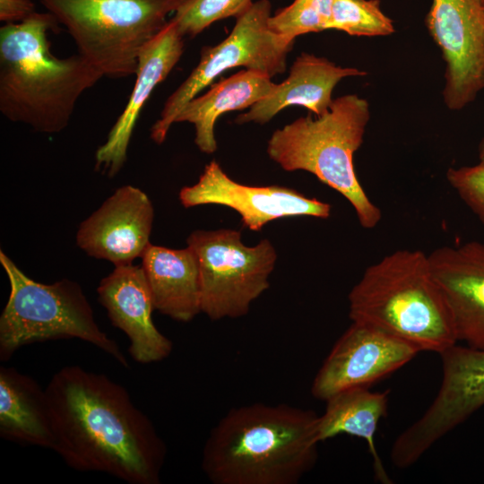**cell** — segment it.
<instances>
[{
	"mask_svg": "<svg viewBox=\"0 0 484 484\" xmlns=\"http://www.w3.org/2000/svg\"><path fill=\"white\" fill-rule=\"evenodd\" d=\"M46 389L56 452L70 468L129 484H160L167 446L127 390L80 366L56 372Z\"/></svg>",
	"mask_w": 484,
	"mask_h": 484,
	"instance_id": "1",
	"label": "cell"
},
{
	"mask_svg": "<svg viewBox=\"0 0 484 484\" xmlns=\"http://www.w3.org/2000/svg\"><path fill=\"white\" fill-rule=\"evenodd\" d=\"M318 417L283 403L233 408L207 436L203 471L213 484H297L318 459Z\"/></svg>",
	"mask_w": 484,
	"mask_h": 484,
	"instance_id": "2",
	"label": "cell"
},
{
	"mask_svg": "<svg viewBox=\"0 0 484 484\" xmlns=\"http://www.w3.org/2000/svg\"><path fill=\"white\" fill-rule=\"evenodd\" d=\"M58 25L50 13L35 12L0 28V111L49 134L68 125L80 96L104 77L79 54L52 55L48 34Z\"/></svg>",
	"mask_w": 484,
	"mask_h": 484,
	"instance_id": "3",
	"label": "cell"
},
{
	"mask_svg": "<svg viewBox=\"0 0 484 484\" xmlns=\"http://www.w3.org/2000/svg\"><path fill=\"white\" fill-rule=\"evenodd\" d=\"M349 316L419 351L440 354L458 343L452 314L430 265L418 249H398L369 265L349 293Z\"/></svg>",
	"mask_w": 484,
	"mask_h": 484,
	"instance_id": "4",
	"label": "cell"
},
{
	"mask_svg": "<svg viewBox=\"0 0 484 484\" xmlns=\"http://www.w3.org/2000/svg\"><path fill=\"white\" fill-rule=\"evenodd\" d=\"M369 118L366 99L343 95L323 115L298 117L275 130L267 143L268 156L282 169L307 171L341 194L367 229L378 225L382 212L363 189L353 156L363 143Z\"/></svg>",
	"mask_w": 484,
	"mask_h": 484,
	"instance_id": "5",
	"label": "cell"
},
{
	"mask_svg": "<svg viewBox=\"0 0 484 484\" xmlns=\"http://www.w3.org/2000/svg\"><path fill=\"white\" fill-rule=\"evenodd\" d=\"M0 264L10 284L0 315V360H9L19 349L34 342L76 338L106 352L122 367H129L119 345L98 325L77 282L68 279L51 284L38 282L3 251Z\"/></svg>",
	"mask_w": 484,
	"mask_h": 484,
	"instance_id": "6",
	"label": "cell"
},
{
	"mask_svg": "<svg viewBox=\"0 0 484 484\" xmlns=\"http://www.w3.org/2000/svg\"><path fill=\"white\" fill-rule=\"evenodd\" d=\"M103 76L135 74L143 48L184 0H39Z\"/></svg>",
	"mask_w": 484,
	"mask_h": 484,
	"instance_id": "7",
	"label": "cell"
},
{
	"mask_svg": "<svg viewBox=\"0 0 484 484\" xmlns=\"http://www.w3.org/2000/svg\"><path fill=\"white\" fill-rule=\"evenodd\" d=\"M187 246L195 253L201 283V309L211 320L246 315L270 286L277 252L269 239L246 246L232 229L194 230Z\"/></svg>",
	"mask_w": 484,
	"mask_h": 484,
	"instance_id": "8",
	"label": "cell"
},
{
	"mask_svg": "<svg viewBox=\"0 0 484 484\" xmlns=\"http://www.w3.org/2000/svg\"><path fill=\"white\" fill-rule=\"evenodd\" d=\"M271 16L268 0L253 2L236 18V24L227 38L218 45L202 48L198 65L167 99L160 118L151 126L153 142L162 143L184 106L225 71L244 67L272 78L286 70L287 56L295 40L272 31L269 26Z\"/></svg>",
	"mask_w": 484,
	"mask_h": 484,
	"instance_id": "9",
	"label": "cell"
},
{
	"mask_svg": "<svg viewBox=\"0 0 484 484\" xmlns=\"http://www.w3.org/2000/svg\"><path fill=\"white\" fill-rule=\"evenodd\" d=\"M428 33L445 62L443 98L461 110L484 89V12L477 0H433Z\"/></svg>",
	"mask_w": 484,
	"mask_h": 484,
	"instance_id": "10",
	"label": "cell"
},
{
	"mask_svg": "<svg viewBox=\"0 0 484 484\" xmlns=\"http://www.w3.org/2000/svg\"><path fill=\"white\" fill-rule=\"evenodd\" d=\"M419 350L371 325L352 322L337 340L314 377L312 395H333L369 385L411 360Z\"/></svg>",
	"mask_w": 484,
	"mask_h": 484,
	"instance_id": "11",
	"label": "cell"
},
{
	"mask_svg": "<svg viewBox=\"0 0 484 484\" xmlns=\"http://www.w3.org/2000/svg\"><path fill=\"white\" fill-rule=\"evenodd\" d=\"M179 200L186 208L206 204L229 207L239 214L243 227L253 231L281 218L327 219L332 211L328 203L307 197L290 187L238 183L215 160L204 168L197 183L180 190Z\"/></svg>",
	"mask_w": 484,
	"mask_h": 484,
	"instance_id": "12",
	"label": "cell"
},
{
	"mask_svg": "<svg viewBox=\"0 0 484 484\" xmlns=\"http://www.w3.org/2000/svg\"><path fill=\"white\" fill-rule=\"evenodd\" d=\"M153 205L141 189L117 188L79 226L76 243L88 255L115 266L132 264L151 245Z\"/></svg>",
	"mask_w": 484,
	"mask_h": 484,
	"instance_id": "13",
	"label": "cell"
},
{
	"mask_svg": "<svg viewBox=\"0 0 484 484\" xmlns=\"http://www.w3.org/2000/svg\"><path fill=\"white\" fill-rule=\"evenodd\" d=\"M97 292L111 324L128 337V353L134 361L154 363L170 355L173 342L153 323L155 308L142 266H115Z\"/></svg>",
	"mask_w": 484,
	"mask_h": 484,
	"instance_id": "14",
	"label": "cell"
},
{
	"mask_svg": "<svg viewBox=\"0 0 484 484\" xmlns=\"http://www.w3.org/2000/svg\"><path fill=\"white\" fill-rule=\"evenodd\" d=\"M428 258L449 306L458 342L484 349V242L443 246Z\"/></svg>",
	"mask_w": 484,
	"mask_h": 484,
	"instance_id": "15",
	"label": "cell"
},
{
	"mask_svg": "<svg viewBox=\"0 0 484 484\" xmlns=\"http://www.w3.org/2000/svg\"><path fill=\"white\" fill-rule=\"evenodd\" d=\"M184 37L169 21L164 29L141 51L136 81L128 102L110 130L106 143L96 151V169L114 177L126 160L128 144L139 115L156 86L179 61Z\"/></svg>",
	"mask_w": 484,
	"mask_h": 484,
	"instance_id": "16",
	"label": "cell"
},
{
	"mask_svg": "<svg viewBox=\"0 0 484 484\" xmlns=\"http://www.w3.org/2000/svg\"><path fill=\"white\" fill-rule=\"evenodd\" d=\"M366 74L356 67H342L324 57L302 53L276 91L238 115L236 123L265 124L290 106H302L315 116H321L329 109L333 100V91L341 80Z\"/></svg>",
	"mask_w": 484,
	"mask_h": 484,
	"instance_id": "17",
	"label": "cell"
},
{
	"mask_svg": "<svg viewBox=\"0 0 484 484\" xmlns=\"http://www.w3.org/2000/svg\"><path fill=\"white\" fill-rule=\"evenodd\" d=\"M141 258L155 310L183 323L202 312L199 264L191 247L151 244Z\"/></svg>",
	"mask_w": 484,
	"mask_h": 484,
	"instance_id": "18",
	"label": "cell"
},
{
	"mask_svg": "<svg viewBox=\"0 0 484 484\" xmlns=\"http://www.w3.org/2000/svg\"><path fill=\"white\" fill-rule=\"evenodd\" d=\"M0 436L22 445L52 449L50 406L46 389L14 367H0Z\"/></svg>",
	"mask_w": 484,
	"mask_h": 484,
	"instance_id": "19",
	"label": "cell"
},
{
	"mask_svg": "<svg viewBox=\"0 0 484 484\" xmlns=\"http://www.w3.org/2000/svg\"><path fill=\"white\" fill-rule=\"evenodd\" d=\"M278 83L267 74L244 69L219 82L212 83L202 96L188 101L176 122H189L194 125V143L206 154L217 150L214 126L223 114L251 108L259 100L272 94Z\"/></svg>",
	"mask_w": 484,
	"mask_h": 484,
	"instance_id": "20",
	"label": "cell"
},
{
	"mask_svg": "<svg viewBox=\"0 0 484 484\" xmlns=\"http://www.w3.org/2000/svg\"><path fill=\"white\" fill-rule=\"evenodd\" d=\"M325 402L324 412L318 417V440L323 442L341 434L364 439L372 457L376 479L384 484L392 483L375 443L379 421L387 414L388 394L354 388L338 393Z\"/></svg>",
	"mask_w": 484,
	"mask_h": 484,
	"instance_id": "21",
	"label": "cell"
},
{
	"mask_svg": "<svg viewBox=\"0 0 484 484\" xmlns=\"http://www.w3.org/2000/svg\"><path fill=\"white\" fill-rule=\"evenodd\" d=\"M325 30L366 37L387 36L395 30L379 0H334Z\"/></svg>",
	"mask_w": 484,
	"mask_h": 484,
	"instance_id": "22",
	"label": "cell"
},
{
	"mask_svg": "<svg viewBox=\"0 0 484 484\" xmlns=\"http://www.w3.org/2000/svg\"><path fill=\"white\" fill-rule=\"evenodd\" d=\"M252 4V0H184L169 21L183 37H195L217 21L238 18Z\"/></svg>",
	"mask_w": 484,
	"mask_h": 484,
	"instance_id": "23",
	"label": "cell"
},
{
	"mask_svg": "<svg viewBox=\"0 0 484 484\" xmlns=\"http://www.w3.org/2000/svg\"><path fill=\"white\" fill-rule=\"evenodd\" d=\"M334 0H294L269 19L275 33L294 39L300 35L325 30Z\"/></svg>",
	"mask_w": 484,
	"mask_h": 484,
	"instance_id": "24",
	"label": "cell"
},
{
	"mask_svg": "<svg viewBox=\"0 0 484 484\" xmlns=\"http://www.w3.org/2000/svg\"><path fill=\"white\" fill-rule=\"evenodd\" d=\"M446 179L461 200L484 225V161L450 168Z\"/></svg>",
	"mask_w": 484,
	"mask_h": 484,
	"instance_id": "25",
	"label": "cell"
},
{
	"mask_svg": "<svg viewBox=\"0 0 484 484\" xmlns=\"http://www.w3.org/2000/svg\"><path fill=\"white\" fill-rule=\"evenodd\" d=\"M35 12L30 0H0V21L5 23L22 22Z\"/></svg>",
	"mask_w": 484,
	"mask_h": 484,
	"instance_id": "26",
	"label": "cell"
},
{
	"mask_svg": "<svg viewBox=\"0 0 484 484\" xmlns=\"http://www.w3.org/2000/svg\"><path fill=\"white\" fill-rule=\"evenodd\" d=\"M478 156L480 161H484V138L480 141L479 144Z\"/></svg>",
	"mask_w": 484,
	"mask_h": 484,
	"instance_id": "27",
	"label": "cell"
},
{
	"mask_svg": "<svg viewBox=\"0 0 484 484\" xmlns=\"http://www.w3.org/2000/svg\"><path fill=\"white\" fill-rule=\"evenodd\" d=\"M479 2V4L481 5V4L483 3L484 0H477Z\"/></svg>",
	"mask_w": 484,
	"mask_h": 484,
	"instance_id": "28",
	"label": "cell"
},
{
	"mask_svg": "<svg viewBox=\"0 0 484 484\" xmlns=\"http://www.w3.org/2000/svg\"><path fill=\"white\" fill-rule=\"evenodd\" d=\"M481 7H482L483 12H484V1H483V3L481 4Z\"/></svg>",
	"mask_w": 484,
	"mask_h": 484,
	"instance_id": "29",
	"label": "cell"
}]
</instances>
